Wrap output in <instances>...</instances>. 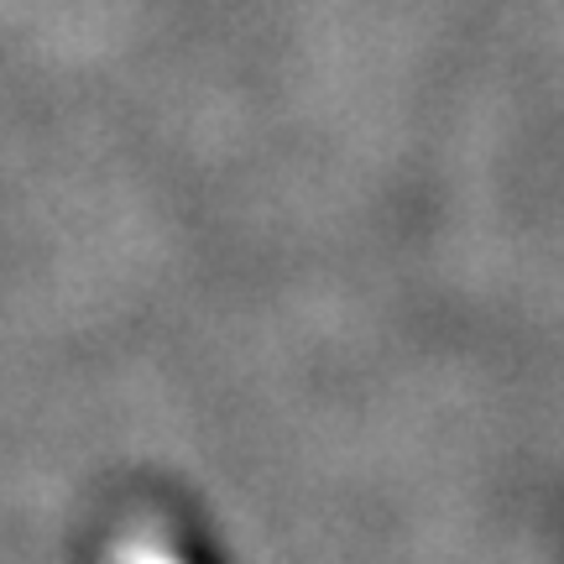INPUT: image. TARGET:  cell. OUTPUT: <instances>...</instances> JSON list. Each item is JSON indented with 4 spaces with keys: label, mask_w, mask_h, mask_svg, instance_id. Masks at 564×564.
Listing matches in <instances>:
<instances>
[{
    "label": "cell",
    "mask_w": 564,
    "mask_h": 564,
    "mask_svg": "<svg viewBox=\"0 0 564 564\" xmlns=\"http://www.w3.org/2000/svg\"><path fill=\"white\" fill-rule=\"evenodd\" d=\"M110 564H183V560L162 544L152 528H126L121 539L110 544Z\"/></svg>",
    "instance_id": "1"
}]
</instances>
